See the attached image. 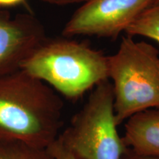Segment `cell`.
<instances>
[{"mask_svg":"<svg viewBox=\"0 0 159 159\" xmlns=\"http://www.w3.org/2000/svg\"><path fill=\"white\" fill-rule=\"evenodd\" d=\"M42 1L49 4H52V5H70V4L85 2L87 0H42Z\"/></svg>","mask_w":159,"mask_h":159,"instance_id":"8fae6325","label":"cell"},{"mask_svg":"<svg viewBox=\"0 0 159 159\" xmlns=\"http://www.w3.org/2000/svg\"><path fill=\"white\" fill-rule=\"evenodd\" d=\"M63 102L23 69L0 76V139L47 148L61 134Z\"/></svg>","mask_w":159,"mask_h":159,"instance_id":"6da1fadb","label":"cell"},{"mask_svg":"<svg viewBox=\"0 0 159 159\" xmlns=\"http://www.w3.org/2000/svg\"><path fill=\"white\" fill-rule=\"evenodd\" d=\"M47 148L55 159H77L70 152H69L57 139Z\"/></svg>","mask_w":159,"mask_h":159,"instance_id":"30bf717a","label":"cell"},{"mask_svg":"<svg viewBox=\"0 0 159 159\" xmlns=\"http://www.w3.org/2000/svg\"><path fill=\"white\" fill-rule=\"evenodd\" d=\"M155 0H87L66 24L63 35L114 39Z\"/></svg>","mask_w":159,"mask_h":159,"instance_id":"5b68a950","label":"cell"},{"mask_svg":"<svg viewBox=\"0 0 159 159\" xmlns=\"http://www.w3.org/2000/svg\"><path fill=\"white\" fill-rule=\"evenodd\" d=\"M25 0H0V7H12L19 5Z\"/></svg>","mask_w":159,"mask_h":159,"instance_id":"4fadbf2b","label":"cell"},{"mask_svg":"<svg viewBox=\"0 0 159 159\" xmlns=\"http://www.w3.org/2000/svg\"><path fill=\"white\" fill-rule=\"evenodd\" d=\"M117 127L114 89L108 79L94 87L57 139L77 159H122L128 148Z\"/></svg>","mask_w":159,"mask_h":159,"instance_id":"277c9868","label":"cell"},{"mask_svg":"<svg viewBox=\"0 0 159 159\" xmlns=\"http://www.w3.org/2000/svg\"><path fill=\"white\" fill-rule=\"evenodd\" d=\"M47 39L43 26L34 16L12 17L0 11V76L19 69L23 61Z\"/></svg>","mask_w":159,"mask_h":159,"instance_id":"8992f818","label":"cell"},{"mask_svg":"<svg viewBox=\"0 0 159 159\" xmlns=\"http://www.w3.org/2000/svg\"><path fill=\"white\" fill-rule=\"evenodd\" d=\"M122 159H159V157H144L139 156L133 153L128 148L123 155Z\"/></svg>","mask_w":159,"mask_h":159,"instance_id":"7c38bea8","label":"cell"},{"mask_svg":"<svg viewBox=\"0 0 159 159\" xmlns=\"http://www.w3.org/2000/svg\"><path fill=\"white\" fill-rule=\"evenodd\" d=\"M125 32L130 37L140 35L159 43V5L145 10Z\"/></svg>","mask_w":159,"mask_h":159,"instance_id":"9c48e42d","label":"cell"},{"mask_svg":"<svg viewBox=\"0 0 159 159\" xmlns=\"http://www.w3.org/2000/svg\"><path fill=\"white\" fill-rule=\"evenodd\" d=\"M122 139L126 148L137 156L159 157V107L129 117Z\"/></svg>","mask_w":159,"mask_h":159,"instance_id":"52a82bcc","label":"cell"},{"mask_svg":"<svg viewBox=\"0 0 159 159\" xmlns=\"http://www.w3.org/2000/svg\"><path fill=\"white\" fill-rule=\"evenodd\" d=\"M116 125L140 111L159 107V51L144 41L123 37L108 56Z\"/></svg>","mask_w":159,"mask_h":159,"instance_id":"3957f363","label":"cell"},{"mask_svg":"<svg viewBox=\"0 0 159 159\" xmlns=\"http://www.w3.org/2000/svg\"><path fill=\"white\" fill-rule=\"evenodd\" d=\"M0 159H55L48 148L17 140L0 139Z\"/></svg>","mask_w":159,"mask_h":159,"instance_id":"ba28073f","label":"cell"},{"mask_svg":"<svg viewBox=\"0 0 159 159\" xmlns=\"http://www.w3.org/2000/svg\"><path fill=\"white\" fill-rule=\"evenodd\" d=\"M20 69L71 101L109 79L108 56L73 40L47 39Z\"/></svg>","mask_w":159,"mask_h":159,"instance_id":"7a4b0ae2","label":"cell"},{"mask_svg":"<svg viewBox=\"0 0 159 159\" xmlns=\"http://www.w3.org/2000/svg\"><path fill=\"white\" fill-rule=\"evenodd\" d=\"M159 5V0H155L154 4L152 5Z\"/></svg>","mask_w":159,"mask_h":159,"instance_id":"5bb4252c","label":"cell"}]
</instances>
